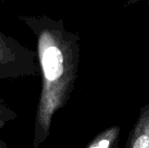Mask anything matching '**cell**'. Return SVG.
I'll return each mask as SVG.
<instances>
[{
  "label": "cell",
  "instance_id": "cell-1",
  "mask_svg": "<svg viewBox=\"0 0 149 148\" xmlns=\"http://www.w3.org/2000/svg\"><path fill=\"white\" fill-rule=\"evenodd\" d=\"M36 38L41 90L37 105L32 147H39L51 133L54 114L71 99L80 62V37L67 30L63 19L47 14L17 16Z\"/></svg>",
  "mask_w": 149,
  "mask_h": 148
},
{
  "label": "cell",
  "instance_id": "cell-2",
  "mask_svg": "<svg viewBox=\"0 0 149 148\" xmlns=\"http://www.w3.org/2000/svg\"><path fill=\"white\" fill-rule=\"evenodd\" d=\"M38 71L36 52L0 31V79L32 77Z\"/></svg>",
  "mask_w": 149,
  "mask_h": 148
},
{
  "label": "cell",
  "instance_id": "cell-3",
  "mask_svg": "<svg viewBox=\"0 0 149 148\" xmlns=\"http://www.w3.org/2000/svg\"><path fill=\"white\" fill-rule=\"evenodd\" d=\"M125 148H149V104L140 109V113L131 129Z\"/></svg>",
  "mask_w": 149,
  "mask_h": 148
},
{
  "label": "cell",
  "instance_id": "cell-4",
  "mask_svg": "<svg viewBox=\"0 0 149 148\" xmlns=\"http://www.w3.org/2000/svg\"><path fill=\"white\" fill-rule=\"evenodd\" d=\"M120 133V126L107 127L99 133L85 148H119Z\"/></svg>",
  "mask_w": 149,
  "mask_h": 148
},
{
  "label": "cell",
  "instance_id": "cell-5",
  "mask_svg": "<svg viewBox=\"0 0 149 148\" xmlns=\"http://www.w3.org/2000/svg\"><path fill=\"white\" fill-rule=\"evenodd\" d=\"M17 114L14 112L3 99L0 98V129L3 128L6 124L15 120Z\"/></svg>",
  "mask_w": 149,
  "mask_h": 148
},
{
  "label": "cell",
  "instance_id": "cell-6",
  "mask_svg": "<svg viewBox=\"0 0 149 148\" xmlns=\"http://www.w3.org/2000/svg\"><path fill=\"white\" fill-rule=\"evenodd\" d=\"M0 148H9V147L6 144V142H4L3 140H0Z\"/></svg>",
  "mask_w": 149,
  "mask_h": 148
}]
</instances>
